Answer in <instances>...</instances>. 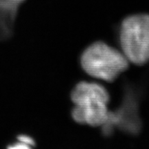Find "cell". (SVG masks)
Returning <instances> with one entry per match:
<instances>
[{"label":"cell","mask_w":149,"mask_h":149,"mask_svg":"<svg viewBox=\"0 0 149 149\" xmlns=\"http://www.w3.org/2000/svg\"><path fill=\"white\" fill-rule=\"evenodd\" d=\"M110 97L103 86L97 84L80 82L71 93L74 104L72 117L80 124H88L92 127L104 125L109 119L107 109Z\"/></svg>","instance_id":"1"},{"label":"cell","mask_w":149,"mask_h":149,"mask_svg":"<svg viewBox=\"0 0 149 149\" xmlns=\"http://www.w3.org/2000/svg\"><path fill=\"white\" fill-rule=\"evenodd\" d=\"M123 54L128 61L142 66L149 61V15H134L123 20L120 29Z\"/></svg>","instance_id":"3"},{"label":"cell","mask_w":149,"mask_h":149,"mask_svg":"<svg viewBox=\"0 0 149 149\" xmlns=\"http://www.w3.org/2000/svg\"><path fill=\"white\" fill-rule=\"evenodd\" d=\"M80 62L88 75L109 83L129 66L124 54L102 42L89 46L81 55Z\"/></svg>","instance_id":"2"}]
</instances>
